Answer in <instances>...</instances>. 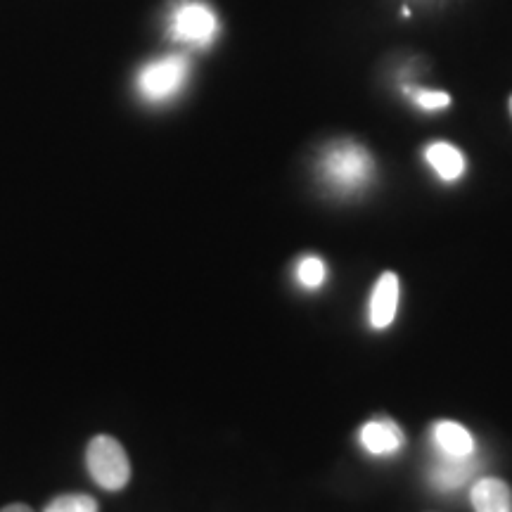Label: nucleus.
<instances>
[{"label":"nucleus","instance_id":"obj_15","mask_svg":"<svg viewBox=\"0 0 512 512\" xmlns=\"http://www.w3.org/2000/svg\"><path fill=\"white\" fill-rule=\"evenodd\" d=\"M510 112H512V98H510Z\"/></svg>","mask_w":512,"mask_h":512},{"label":"nucleus","instance_id":"obj_5","mask_svg":"<svg viewBox=\"0 0 512 512\" xmlns=\"http://www.w3.org/2000/svg\"><path fill=\"white\" fill-rule=\"evenodd\" d=\"M399 278L394 273H384L380 280H377L373 297H370V323L373 328L384 330L392 325L396 318V306H399Z\"/></svg>","mask_w":512,"mask_h":512},{"label":"nucleus","instance_id":"obj_14","mask_svg":"<svg viewBox=\"0 0 512 512\" xmlns=\"http://www.w3.org/2000/svg\"><path fill=\"white\" fill-rule=\"evenodd\" d=\"M0 512H34V510H31L27 503H10V505H5Z\"/></svg>","mask_w":512,"mask_h":512},{"label":"nucleus","instance_id":"obj_11","mask_svg":"<svg viewBox=\"0 0 512 512\" xmlns=\"http://www.w3.org/2000/svg\"><path fill=\"white\" fill-rule=\"evenodd\" d=\"M43 512H98V503L86 494H64L53 498Z\"/></svg>","mask_w":512,"mask_h":512},{"label":"nucleus","instance_id":"obj_13","mask_svg":"<svg viewBox=\"0 0 512 512\" xmlns=\"http://www.w3.org/2000/svg\"><path fill=\"white\" fill-rule=\"evenodd\" d=\"M415 102L422 110H444L451 105V98L446 93H434V91H418L415 93Z\"/></svg>","mask_w":512,"mask_h":512},{"label":"nucleus","instance_id":"obj_6","mask_svg":"<svg viewBox=\"0 0 512 512\" xmlns=\"http://www.w3.org/2000/svg\"><path fill=\"white\" fill-rule=\"evenodd\" d=\"M477 458L475 456H467V458H453V456H441L434 460L432 465V482L437 489L441 491H456L460 486L470 482L477 472Z\"/></svg>","mask_w":512,"mask_h":512},{"label":"nucleus","instance_id":"obj_9","mask_svg":"<svg viewBox=\"0 0 512 512\" xmlns=\"http://www.w3.org/2000/svg\"><path fill=\"white\" fill-rule=\"evenodd\" d=\"M475 512H512V491L503 479L486 477L472 486Z\"/></svg>","mask_w":512,"mask_h":512},{"label":"nucleus","instance_id":"obj_4","mask_svg":"<svg viewBox=\"0 0 512 512\" xmlns=\"http://www.w3.org/2000/svg\"><path fill=\"white\" fill-rule=\"evenodd\" d=\"M174 36L178 41L204 46L216 34V17L207 5L202 3H185L174 15Z\"/></svg>","mask_w":512,"mask_h":512},{"label":"nucleus","instance_id":"obj_12","mask_svg":"<svg viewBox=\"0 0 512 512\" xmlns=\"http://www.w3.org/2000/svg\"><path fill=\"white\" fill-rule=\"evenodd\" d=\"M325 275H328V268H325V261L318 259V256H306V259L299 261L297 278L309 290H316V287L323 285Z\"/></svg>","mask_w":512,"mask_h":512},{"label":"nucleus","instance_id":"obj_3","mask_svg":"<svg viewBox=\"0 0 512 512\" xmlns=\"http://www.w3.org/2000/svg\"><path fill=\"white\" fill-rule=\"evenodd\" d=\"M188 60L181 55L162 57V60L147 64L138 76V88L147 100L162 102L174 98L188 79Z\"/></svg>","mask_w":512,"mask_h":512},{"label":"nucleus","instance_id":"obj_1","mask_svg":"<svg viewBox=\"0 0 512 512\" xmlns=\"http://www.w3.org/2000/svg\"><path fill=\"white\" fill-rule=\"evenodd\" d=\"M373 174V157L368 155L366 147L351 143V140H339L320 157V178L332 190L344 192V195L366 188Z\"/></svg>","mask_w":512,"mask_h":512},{"label":"nucleus","instance_id":"obj_7","mask_svg":"<svg viewBox=\"0 0 512 512\" xmlns=\"http://www.w3.org/2000/svg\"><path fill=\"white\" fill-rule=\"evenodd\" d=\"M361 444L373 456H392L403 446V432L396 422L387 418L370 420L361 430Z\"/></svg>","mask_w":512,"mask_h":512},{"label":"nucleus","instance_id":"obj_8","mask_svg":"<svg viewBox=\"0 0 512 512\" xmlns=\"http://www.w3.org/2000/svg\"><path fill=\"white\" fill-rule=\"evenodd\" d=\"M434 444H437L439 453L453 458H467L475 456V439L465 430L463 425L451 420H441L434 425Z\"/></svg>","mask_w":512,"mask_h":512},{"label":"nucleus","instance_id":"obj_2","mask_svg":"<svg viewBox=\"0 0 512 512\" xmlns=\"http://www.w3.org/2000/svg\"><path fill=\"white\" fill-rule=\"evenodd\" d=\"M88 472L95 484L107 491H121L131 482V460H128L124 446L114 437L98 434L91 439L86 451Z\"/></svg>","mask_w":512,"mask_h":512},{"label":"nucleus","instance_id":"obj_10","mask_svg":"<svg viewBox=\"0 0 512 512\" xmlns=\"http://www.w3.org/2000/svg\"><path fill=\"white\" fill-rule=\"evenodd\" d=\"M427 162L434 166V171L444 181H456L465 171V159L460 155V150L448 143H434L427 147Z\"/></svg>","mask_w":512,"mask_h":512}]
</instances>
